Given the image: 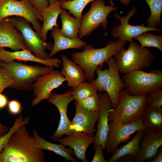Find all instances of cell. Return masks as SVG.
I'll return each mask as SVG.
<instances>
[{
  "label": "cell",
  "instance_id": "8992f818",
  "mask_svg": "<svg viewBox=\"0 0 162 162\" xmlns=\"http://www.w3.org/2000/svg\"><path fill=\"white\" fill-rule=\"evenodd\" d=\"M0 65L9 70L14 76V81L10 88L28 91L32 90L33 85L39 77L54 70V67L27 65L14 61L6 63L0 60Z\"/></svg>",
  "mask_w": 162,
  "mask_h": 162
},
{
  "label": "cell",
  "instance_id": "ab89813d",
  "mask_svg": "<svg viewBox=\"0 0 162 162\" xmlns=\"http://www.w3.org/2000/svg\"><path fill=\"white\" fill-rule=\"evenodd\" d=\"M133 157L132 156L129 154H127L120 158L116 161V162H133Z\"/></svg>",
  "mask_w": 162,
  "mask_h": 162
},
{
  "label": "cell",
  "instance_id": "f1b7e54d",
  "mask_svg": "<svg viewBox=\"0 0 162 162\" xmlns=\"http://www.w3.org/2000/svg\"><path fill=\"white\" fill-rule=\"evenodd\" d=\"M98 92V88L95 79L87 82L85 80L79 84L76 88L72 89V95L74 100H79Z\"/></svg>",
  "mask_w": 162,
  "mask_h": 162
},
{
  "label": "cell",
  "instance_id": "f35d334b",
  "mask_svg": "<svg viewBox=\"0 0 162 162\" xmlns=\"http://www.w3.org/2000/svg\"><path fill=\"white\" fill-rule=\"evenodd\" d=\"M162 162V146L159 148L158 151L155 156L149 162Z\"/></svg>",
  "mask_w": 162,
  "mask_h": 162
},
{
  "label": "cell",
  "instance_id": "4dcf8cb0",
  "mask_svg": "<svg viewBox=\"0 0 162 162\" xmlns=\"http://www.w3.org/2000/svg\"><path fill=\"white\" fill-rule=\"evenodd\" d=\"M94 0H72L61 2V7L63 9L69 10V13L72 14L75 17L82 19V11L85 7L89 3Z\"/></svg>",
  "mask_w": 162,
  "mask_h": 162
},
{
  "label": "cell",
  "instance_id": "5b68a950",
  "mask_svg": "<svg viewBox=\"0 0 162 162\" xmlns=\"http://www.w3.org/2000/svg\"><path fill=\"white\" fill-rule=\"evenodd\" d=\"M125 89L133 96L147 95L162 88V71L152 69L149 72L137 70L124 74L122 79Z\"/></svg>",
  "mask_w": 162,
  "mask_h": 162
},
{
  "label": "cell",
  "instance_id": "4fadbf2b",
  "mask_svg": "<svg viewBox=\"0 0 162 162\" xmlns=\"http://www.w3.org/2000/svg\"><path fill=\"white\" fill-rule=\"evenodd\" d=\"M137 11V9L133 7L132 9L129 11V13L124 16H120L118 13H115V17L120 20V24L115 26L112 29L111 35L114 38L130 42L134 37L145 32L162 31V30L160 29L144 26L143 23L140 25H130L129 23V20Z\"/></svg>",
  "mask_w": 162,
  "mask_h": 162
},
{
  "label": "cell",
  "instance_id": "7c38bea8",
  "mask_svg": "<svg viewBox=\"0 0 162 162\" xmlns=\"http://www.w3.org/2000/svg\"><path fill=\"white\" fill-rule=\"evenodd\" d=\"M72 89L62 94L52 93L47 99L49 102L55 106L59 112L60 118L58 127L51 137L53 141L57 140L65 134H72L74 131L71 129V121L67 115V109L70 103L74 99L72 95Z\"/></svg>",
  "mask_w": 162,
  "mask_h": 162
},
{
  "label": "cell",
  "instance_id": "ac0fdd59",
  "mask_svg": "<svg viewBox=\"0 0 162 162\" xmlns=\"http://www.w3.org/2000/svg\"><path fill=\"white\" fill-rule=\"evenodd\" d=\"M95 140V136H92L83 132L74 131L71 135L61 138L57 141L65 147L68 146L73 148V152L77 159L86 162V150L91 144L94 143Z\"/></svg>",
  "mask_w": 162,
  "mask_h": 162
},
{
  "label": "cell",
  "instance_id": "83f0119b",
  "mask_svg": "<svg viewBox=\"0 0 162 162\" xmlns=\"http://www.w3.org/2000/svg\"><path fill=\"white\" fill-rule=\"evenodd\" d=\"M148 4L151 14L146 23L148 26L158 28L162 26L161 16L162 12V0H145Z\"/></svg>",
  "mask_w": 162,
  "mask_h": 162
},
{
  "label": "cell",
  "instance_id": "d590c367",
  "mask_svg": "<svg viewBox=\"0 0 162 162\" xmlns=\"http://www.w3.org/2000/svg\"><path fill=\"white\" fill-rule=\"evenodd\" d=\"M29 3L40 14L48 6L47 0H27Z\"/></svg>",
  "mask_w": 162,
  "mask_h": 162
},
{
  "label": "cell",
  "instance_id": "44dd1931",
  "mask_svg": "<svg viewBox=\"0 0 162 162\" xmlns=\"http://www.w3.org/2000/svg\"><path fill=\"white\" fill-rule=\"evenodd\" d=\"M61 58L63 68L60 73L67 81V86L74 89L86 80L84 70L80 66L65 55H62Z\"/></svg>",
  "mask_w": 162,
  "mask_h": 162
},
{
  "label": "cell",
  "instance_id": "d6986e66",
  "mask_svg": "<svg viewBox=\"0 0 162 162\" xmlns=\"http://www.w3.org/2000/svg\"><path fill=\"white\" fill-rule=\"evenodd\" d=\"M30 50L24 49L22 50L11 52L5 50L4 48H0V60L6 63H10L15 60L25 62L31 61L43 64L52 67L59 68L62 62L58 58H48L42 60L35 57Z\"/></svg>",
  "mask_w": 162,
  "mask_h": 162
},
{
  "label": "cell",
  "instance_id": "ee69618b",
  "mask_svg": "<svg viewBox=\"0 0 162 162\" xmlns=\"http://www.w3.org/2000/svg\"><path fill=\"white\" fill-rule=\"evenodd\" d=\"M49 3L50 4H53L57 1L59 0H47Z\"/></svg>",
  "mask_w": 162,
  "mask_h": 162
},
{
  "label": "cell",
  "instance_id": "6da1fadb",
  "mask_svg": "<svg viewBox=\"0 0 162 162\" xmlns=\"http://www.w3.org/2000/svg\"><path fill=\"white\" fill-rule=\"evenodd\" d=\"M26 124L19 127L11 135L0 153V162H44L46 155L38 148L33 136L26 130Z\"/></svg>",
  "mask_w": 162,
  "mask_h": 162
},
{
  "label": "cell",
  "instance_id": "bcb514c9",
  "mask_svg": "<svg viewBox=\"0 0 162 162\" xmlns=\"http://www.w3.org/2000/svg\"><path fill=\"white\" fill-rule=\"evenodd\" d=\"M61 2H67L71 1V0H60Z\"/></svg>",
  "mask_w": 162,
  "mask_h": 162
},
{
  "label": "cell",
  "instance_id": "7bdbcfd3",
  "mask_svg": "<svg viewBox=\"0 0 162 162\" xmlns=\"http://www.w3.org/2000/svg\"><path fill=\"white\" fill-rule=\"evenodd\" d=\"M119 1L124 4L127 5L128 4L131 0H119Z\"/></svg>",
  "mask_w": 162,
  "mask_h": 162
},
{
  "label": "cell",
  "instance_id": "9a60e30c",
  "mask_svg": "<svg viewBox=\"0 0 162 162\" xmlns=\"http://www.w3.org/2000/svg\"><path fill=\"white\" fill-rule=\"evenodd\" d=\"M100 106L98 111V124L97 130L95 137L94 146L101 145L104 150L106 148L107 137L109 130V120L108 117L109 112L113 109L111 100L107 94L104 92L99 94Z\"/></svg>",
  "mask_w": 162,
  "mask_h": 162
},
{
  "label": "cell",
  "instance_id": "277c9868",
  "mask_svg": "<svg viewBox=\"0 0 162 162\" xmlns=\"http://www.w3.org/2000/svg\"><path fill=\"white\" fill-rule=\"evenodd\" d=\"M128 48H123L114 56L119 72L123 74L148 69L154 59L153 54L146 47H142L133 40Z\"/></svg>",
  "mask_w": 162,
  "mask_h": 162
},
{
  "label": "cell",
  "instance_id": "f6af8a7d",
  "mask_svg": "<svg viewBox=\"0 0 162 162\" xmlns=\"http://www.w3.org/2000/svg\"><path fill=\"white\" fill-rule=\"evenodd\" d=\"M110 3H111V5H113L114 6V4L112 2V0H110Z\"/></svg>",
  "mask_w": 162,
  "mask_h": 162
},
{
  "label": "cell",
  "instance_id": "7402d4cb",
  "mask_svg": "<svg viewBox=\"0 0 162 162\" xmlns=\"http://www.w3.org/2000/svg\"><path fill=\"white\" fill-rule=\"evenodd\" d=\"M59 27H54L51 35L54 44L49 54V58H51L58 52L71 48L81 49L87 44L79 37L71 39L62 35L60 32Z\"/></svg>",
  "mask_w": 162,
  "mask_h": 162
},
{
  "label": "cell",
  "instance_id": "484cf974",
  "mask_svg": "<svg viewBox=\"0 0 162 162\" xmlns=\"http://www.w3.org/2000/svg\"><path fill=\"white\" fill-rule=\"evenodd\" d=\"M145 128L155 132H162V107H152L147 105L142 120Z\"/></svg>",
  "mask_w": 162,
  "mask_h": 162
},
{
  "label": "cell",
  "instance_id": "836d02e7",
  "mask_svg": "<svg viewBox=\"0 0 162 162\" xmlns=\"http://www.w3.org/2000/svg\"><path fill=\"white\" fill-rule=\"evenodd\" d=\"M14 81V77L11 73L0 65V94L6 88L10 87Z\"/></svg>",
  "mask_w": 162,
  "mask_h": 162
},
{
  "label": "cell",
  "instance_id": "cb8c5ba5",
  "mask_svg": "<svg viewBox=\"0 0 162 162\" xmlns=\"http://www.w3.org/2000/svg\"><path fill=\"white\" fill-rule=\"evenodd\" d=\"M33 136L34 138L37 146L44 150L53 152L65 158L69 161L76 162L77 159L73 156V151L70 147L67 148L62 144H56L50 142L38 134L37 130L33 131Z\"/></svg>",
  "mask_w": 162,
  "mask_h": 162
},
{
  "label": "cell",
  "instance_id": "603a6c76",
  "mask_svg": "<svg viewBox=\"0 0 162 162\" xmlns=\"http://www.w3.org/2000/svg\"><path fill=\"white\" fill-rule=\"evenodd\" d=\"M63 10L61 7V1L50 5L41 13L43 21L41 32L40 35L44 41L47 39V34L49 31L54 27H59L57 22L58 17Z\"/></svg>",
  "mask_w": 162,
  "mask_h": 162
},
{
  "label": "cell",
  "instance_id": "60d3db41",
  "mask_svg": "<svg viewBox=\"0 0 162 162\" xmlns=\"http://www.w3.org/2000/svg\"><path fill=\"white\" fill-rule=\"evenodd\" d=\"M8 100L4 94H0V109L4 107L7 105Z\"/></svg>",
  "mask_w": 162,
  "mask_h": 162
},
{
  "label": "cell",
  "instance_id": "4316f807",
  "mask_svg": "<svg viewBox=\"0 0 162 162\" xmlns=\"http://www.w3.org/2000/svg\"><path fill=\"white\" fill-rule=\"evenodd\" d=\"M60 17L62 23V28L59 30L60 33L70 38L78 37L82 19L71 16L64 9L60 14Z\"/></svg>",
  "mask_w": 162,
  "mask_h": 162
},
{
  "label": "cell",
  "instance_id": "7dc6e473",
  "mask_svg": "<svg viewBox=\"0 0 162 162\" xmlns=\"http://www.w3.org/2000/svg\"></svg>",
  "mask_w": 162,
  "mask_h": 162
},
{
  "label": "cell",
  "instance_id": "ba28073f",
  "mask_svg": "<svg viewBox=\"0 0 162 162\" xmlns=\"http://www.w3.org/2000/svg\"><path fill=\"white\" fill-rule=\"evenodd\" d=\"M105 3L104 0H95L91 2L89 10L82 15L78 33V37L80 39L88 35L101 26L106 32L108 23V15L117 8L111 5H106Z\"/></svg>",
  "mask_w": 162,
  "mask_h": 162
},
{
  "label": "cell",
  "instance_id": "1f68e13d",
  "mask_svg": "<svg viewBox=\"0 0 162 162\" xmlns=\"http://www.w3.org/2000/svg\"><path fill=\"white\" fill-rule=\"evenodd\" d=\"M76 103L83 109L91 112L99 111L100 100L99 94L96 93L84 99L75 100Z\"/></svg>",
  "mask_w": 162,
  "mask_h": 162
},
{
  "label": "cell",
  "instance_id": "d6a6232c",
  "mask_svg": "<svg viewBox=\"0 0 162 162\" xmlns=\"http://www.w3.org/2000/svg\"><path fill=\"white\" fill-rule=\"evenodd\" d=\"M30 118L28 117L24 118L21 114L20 115L14 122L13 125L10 128L9 131L0 138V153L6 146L12 134L20 126L29 123Z\"/></svg>",
  "mask_w": 162,
  "mask_h": 162
},
{
  "label": "cell",
  "instance_id": "b9f144b4",
  "mask_svg": "<svg viewBox=\"0 0 162 162\" xmlns=\"http://www.w3.org/2000/svg\"><path fill=\"white\" fill-rule=\"evenodd\" d=\"M10 129L0 123V138L6 134Z\"/></svg>",
  "mask_w": 162,
  "mask_h": 162
},
{
  "label": "cell",
  "instance_id": "5bb4252c",
  "mask_svg": "<svg viewBox=\"0 0 162 162\" xmlns=\"http://www.w3.org/2000/svg\"><path fill=\"white\" fill-rule=\"evenodd\" d=\"M66 81L61 73L57 70L39 77L34 83L32 90L34 98L31 106H35L41 101L48 99L54 89L58 88Z\"/></svg>",
  "mask_w": 162,
  "mask_h": 162
},
{
  "label": "cell",
  "instance_id": "9c48e42d",
  "mask_svg": "<svg viewBox=\"0 0 162 162\" xmlns=\"http://www.w3.org/2000/svg\"><path fill=\"white\" fill-rule=\"evenodd\" d=\"M10 16L24 18L40 35L42 26L39 20L43 21L42 16L27 0H0V22Z\"/></svg>",
  "mask_w": 162,
  "mask_h": 162
},
{
  "label": "cell",
  "instance_id": "3957f363",
  "mask_svg": "<svg viewBox=\"0 0 162 162\" xmlns=\"http://www.w3.org/2000/svg\"><path fill=\"white\" fill-rule=\"evenodd\" d=\"M147 95L133 96L125 89L119 92L116 107L109 113V121L121 124L129 123L142 118L147 105Z\"/></svg>",
  "mask_w": 162,
  "mask_h": 162
},
{
  "label": "cell",
  "instance_id": "ffe728a7",
  "mask_svg": "<svg viewBox=\"0 0 162 162\" xmlns=\"http://www.w3.org/2000/svg\"><path fill=\"white\" fill-rule=\"evenodd\" d=\"M75 104L76 112L71 121L72 129L94 136V126L98 119V111H88L81 108L76 103Z\"/></svg>",
  "mask_w": 162,
  "mask_h": 162
},
{
  "label": "cell",
  "instance_id": "e575fe53",
  "mask_svg": "<svg viewBox=\"0 0 162 162\" xmlns=\"http://www.w3.org/2000/svg\"><path fill=\"white\" fill-rule=\"evenodd\" d=\"M147 105L152 107H162V90L161 89H155L147 95Z\"/></svg>",
  "mask_w": 162,
  "mask_h": 162
},
{
  "label": "cell",
  "instance_id": "8fae6325",
  "mask_svg": "<svg viewBox=\"0 0 162 162\" xmlns=\"http://www.w3.org/2000/svg\"><path fill=\"white\" fill-rule=\"evenodd\" d=\"M142 120V118L134 122L125 124L109 121V130L105 148L106 152L112 153L120 143L130 141L132 134L145 128L143 125Z\"/></svg>",
  "mask_w": 162,
  "mask_h": 162
},
{
  "label": "cell",
  "instance_id": "30bf717a",
  "mask_svg": "<svg viewBox=\"0 0 162 162\" xmlns=\"http://www.w3.org/2000/svg\"><path fill=\"white\" fill-rule=\"evenodd\" d=\"M6 19L13 23L21 33L29 50L35 57L42 60L49 58L46 50H52L53 45L52 43L42 40L40 35L32 28L30 23L24 18L13 16Z\"/></svg>",
  "mask_w": 162,
  "mask_h": 162
},
{
  "label": "cell",
  "instance_id": "e0dca14e",
  "mask_svg": "<svg viewBox=\"0 0 162 162\" xmlns=\"http://www.w3.org/2000/svg\"><path fill=\"white\" fill-rule=\"evenodd\" d=\"M139 154L133 158L135 162H149L156 155L162 145V132H155L145 128L143 130Z\"/></svg>",
  "mask_w": 162,
  "mask_h": 162
},
{
  "label": "cell",
  "instance_id": "74e56055",
  "mask_svg": "<svg viewBox=\"0 0 162 162\" xmlns=\"http://www.w3.org/2000/svg\"><path fill=\"white\" fill-rule=\"evenodd\" d=\"M8 107L10 112L13 115L18 114L21 110V103L16 100L10 101L8 104Z\"/></svg>",
  "mask_w": 162,
  "mask_h": 162
},
{
  "label": "cell",
  "instance_id": "d4e9b609",
  "mask_svg": "<svg viewBox=\"0 0 162 162\" xmlns=\"http://www.w3.org/2000/svg\"><path fill=\"white\" fill-rule=\"evenodd\" d=\"M143 130H138L134 137L125 145L120 146L115 149L108 162H114L121 157L129 154L133 158L140 153L141 148L140 144Z\"/></svg>",
  "mask_w": 162,
  "mask_h": 162
},
{
  "label": "cell",
  "instance_id": "7a4b0ae2",
  "mask_svg": "<svg viewBox=\"0 0 162 162\" xmlns=\"http://www.w3.org/2000/svg\"><path fill=\"white\" fill-rule=\"evenodd\" d=\"M127 42L118 40L111 41L103 48H95L91 44L83 47V51L74 52L72 55L73 62L83 69L86 80L88 82L94 80V73L99 66L104 69V64L110 58L116 56L125 47Z\"/></svg>",
  "mask_w": 162,
  "mask_h": 162
},
{
  "label": "cell",
  "instance_id": "8d00e7d4",
  "mask_svg": "<svg viewBox=\"0 0 162 162\" xmlns=\"http://www.w3.org/2000/svg\"><path fill=\"white\" fill-rule=\"evenodd\" d=\"M93 149L95 150V153L92 162H108V160L104 158V150L101 145H96L94 146Z\"/></svg>",
  "mask_w": 162,
  "mask_h": 162
},
{
  "label": "cell",
  "instance_id": "2e32d148",
  "mask_svg": "<svg viewBox=\"0 0 162 162\" xmlns=\"http://www.w3.org/2000/svg\"><path fill=\"white\" fill-rule=\"evenodd\" d=\"M4 47L15 51L29 50L21 33L7 19L0 22V48Z\"/></svg>",
  "mask_w": 162,
  "mask_h": 162
},
{
  "label": "cell",
  "instance_id": "52a82bcc",
  "mask_svg": "<svg viewBox=\"0 0 162 162\" xmlns=\"http://www.w3.org/2000/svg\"><path fill=\"white\" fill-rule=\"evenodd\" d=\"M106 62L108 68L105 67L102 70L99 66L96 70L98 77L95 81L99 93L105 92L112 102V107L115 109L118 104L120 92L124 86L121 78L114 57L109 58Z\"/></svg>",
  "mask_w": 162,
  "mask_h": 162
},
{
  "label": "cell",
  "instance_id": "f546056e",
  "mask_svg": "<svg viewBox=\"0 0 162 162\" xmlns=\"http://www.w3.org/2000/svg\"><path fill=\"white\" fill-rule=\"evenodd\" d=\"M138 41L142 47H152L158 49L162 53V36L145 32L134 38Z\"/></svg>",
  "mask_w": 162,
  "mask_h": 162
}]
</instances>
